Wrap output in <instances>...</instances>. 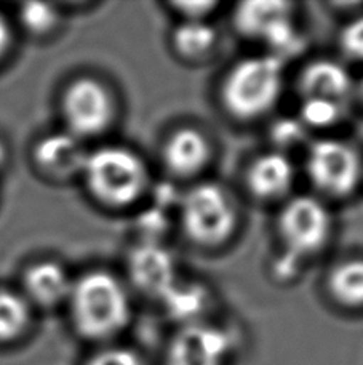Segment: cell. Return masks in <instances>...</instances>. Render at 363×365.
Here are the masks:
<instances>
[{
  "label": "cell",
  "instance_id": "cell-10",
  "mask_svg": "<svg viewBox=\"0 0 363 365\" xmlns=\"http://www.w3.org/2000/svg\"><path fill=\"white\" fill-rule=\"evenodd\" d=\"M128 274L141 292L160 298L178 280L172 253L157 242H144L130 253Z\"/></svg>",
  "mask_w": 363,
  "mask_h": 365
},
{
  "label": "cell",
  "instance_id": "cell-9",
  "mask_svg": "<svg viewBox=\"0 0 363 365\" xmlns=\"http://www.w3.org/2000/svg\"><path fill=\"white\" fill-rule=\"evenodd\" d=\"M234 338L228 330L206 322L184 325L167 349V365H228Z\"/></svg>",
  "mask_w": 363,
  "mask_h": 365
},
{
  "label": "cell",
  "instance_id": "cell-15",
  "mask_svg": "<svg viewBox=\"0 0 363 365\" xmlns=\"http://www.w3.org/2000/svg\"><path fill=\"white\" fill-rule=\"evenodd\" d=\"M73 280L66 269L53 262L38 263L26 274V289L38 304L53 306L69 298Z\"/></svg>",
  "mask_w": 363,
  "mask_h": 365
},
{
  "label": "cell",
  "instance_id": "cell-1",
  "mask_svg": "<svg viewBox=\"0 0 363 365\" xmlns=\"http://www.w3.org/2000/svg\"><path fill=\"white\" fill-rule=\"evenodd\" d=\"M75 329L93 341L111 340L130 321V298L125 287L107 271H90L73 284L69 293Z\"/></svg>",
  "mask_w": 363,
  "mask_h": 365
},
{
  "label": "cell",
  "instance_id": "cell-17",
  "mask_svg": "<svg viewBox=\"0 0 363 365\" xmlns=\"http://www.w3.org/2000/svg\"><path fill=\"white\" fill-rule=\"evenodd\" d=\"M216 42V29L206 19L183 21L173 32V47L186 60H200L215 48Z\"/></svg>",
  "mask_w": 363,
  "mask_h": 365
},
{
  "label": "cell",
  "instance_id": "cell-27",
  "mask_svg": "<svg viewBox=\"0 0 363 365\" xmlns=\"http://www.w3.org/2000/svg\"><path fill=\"white\" fill-rule=\"evenodd\" d=\"M359 96H360V100H362V103H363V79H362L360 86H359Z\"/></svg>",
  "mask_w": 363,
  "mask_h": 365
},
{
  "label": "cell",
  "instance_id": "cell-14",
  "mask_svg": "<svg viewBox=\"0 0 363 365\" xmlns=\"http://www.w3.org/2000/svg\"><path fill=\"white\" fill-rule=\"evenodd\" d=\"M300 88L304 98H325L342 101L352 88L351 74L340 63L319 60L310 63L300 76Z\"/></svg>",
  "mask_w": 363,
  "mask_h": 365
},
{
  "label": "cell",
  "instance_id": "cell-13",
  "mask_svg": "<svg viewBox=\"0 0 363 365\" xmlns=\"http://www.w3.org/2000/svg\"><path fill=\"white\" fill-rule=\"evenodd\" d=\"M295 181V165L283 153H265L251 162L246 172L250 192L261 200H275L287 194Z\"/></svg>",
  "mask_w": 363,
  "mask_h": 365
},
{
  "label": "cell",
  "instance_id": "cell-23",
  "mask_svg": "<svg viewBox=\"0 0 363 365\" xmlns=\"http://www.w3.org/2000/svg\"><path fill=\"white\" fill-rule=\"evenodd\" d=\"M340 43L349 58L363 61V15L346 24L341 32Z\"/></svg>",
  "mask_w": 363,
  "mask_h": 365
},
{
  "label": "cell",
  "instance_id": "cell-6",
  "mask_svg": "<svg viewBox=\"0 0 363 365\" xmlns=\"http://www.w3.org/2000/svg\"><path fill=\"white\" fill-rule=\"evenodd\" d=\"M310 182L320 192L342 197L357 187L362 162L355 149L340 140H319L310 145L306 158Z\"/></svg>",
  "mask_w": 363,
  "mask_h": 365
},
{
  "label": "cell",
  "instance_id": "cell-21",
  "mask_svg": "<svg viewBox=\"0 0 363 365\" xmlns=\"http://www.w3.org/2000/svg\"><path fill=\"white\" fill-rule=\"evenodd\" d=\"M21 19L26 28L36 34H43V32L53 28L58 15L56 10L47 4H26L21 10Z\"/></svg>",
  "mask_w": 363,
  "mask_h": 365
},
{
  "label": "cell",
  "instance_id": "cell-26",
  "mask_svg": "<svg viewBox=\"0 0 363 365\" xmlns=\"http://www.w3.org/2000/svg\"><path fill=\"white\" fill-rule=\"evenodd\" d=\"M9 42H10V31H9V26H6L5 19L0 16V56L4 55V51L9 47Z\"/></svg>",
  "mask_w": 363,
  "mask_h": 365
},
{
  "label": "cell",
  "instance_id": "cell-20",
  "mask_svg": "<svg viewBox=\"0 0 363 365\" xmlns=\"http://www.w3.org/2000/svg\"><path fill=\"white\" fill-rule=\"evenodd\" d=\"M300 115L301 123L306 128H327L341 119L342 104L325 98H304Z\"/></svg>",
  "mask_w": 363,
  "mask_h": 365
},
{
  "label": "cell",
  "instance_id": "cell-2",
  "mask_svg": "<svg viewBox=\"0 0 363 365\" xmlns=\"http://www.w3.org/2000/svg\"><path fill=\"white\" fill-rule=\"evenodd\" d=\"M83 180L100 204L123 208L144 194L149 181L146 164L138 154L122 146H105L88 153Z\"/></svg>",
  "mask_w": 363,
  "mask_h": 365
},
{
  "label": "cell",
  "instance_id": "cell-18",
  "mask_svg": "<svg viewBox=\"0 0 363 365\" xmlns=\"http://www.w3.org/2000/svg\"><path fill=\"white\" fill-rule=\"evenodd\" d=\"M162 299H165L167 309L174 319L189 325L200 322L199 316L205 309L206 293L197 284H181L177 280Z\"/></svg>",
  "mask_w": 363,
  "mask_h": 365
},
{
  "label": "cell",
  "instance_id": "cell-19",
  "mask_svg": "<svg viewBox=\"0 0 363 365\" xmlns=\"http://www.w3.org/2000/svg\"><path fill=\"white\" fill-rule=\"evenodd\" d=\"M29 309L21 297L11 292H0V341L11 340L26 329Z\"/></svg>",
  "mask_w": 363,
  "mask_h": 365
},
{
  "label": "cell",
  "instance_id": "cell-22",
  "mask_svg": "<svg viewBox=\"0 0 363 365\" xmlns=\"http://www.w3.org/2000/svg\"><path fill=\"white\" fill-rule=\"evenodd\" d=\"M85 365H146L138 353L133 349L111 346L102 348L95 353Z\"/></svg>",
  "mask_w": 363,
  "mask_h": 365
},
{
  "label": "cell",
  "instance_id": "cell-16",
  "mask_svg": "<svg viewBox=\"0 0 363 365\" xmlns=\"http://www.w3.org/2000/svg\"><path fill=\"white\" fill-rule=\"evenodd\" d=\"M328 290L340 304L349 308L363 306V258L340 263L328 277Z\"/></svg>",
  "mask_w": 363,
  "mask_h": 365
},
{
  "label": "cell",
  "instance_id": "cell-25",
  "mask_svg": "<svg viewBox=\"0 0 363 365\" xmlns=\"http://www.w3.org/2000/svg\"><path fill=\"white\" fill-rule=\"evenodd\" d=\"M173 9L184 16V21H204L216 9L215 2H174Z\"/></svg>",
  "mask_w": 363,
  "mask_h": 365
},
{
  "label": "cell",
  "instance_id": "cell-12",
  "mask_svg": "<svg viewBox=\"0 0 363 365\" xmlns=\"http://www.w3.org/2000/svg\"><path fill=\"white\" fill-rule=\"evenodd\" d=\"M88 153L79 136L70 132L45 136L36 148V160L43 172L58 180L82 175Z\"/></svg>",
  "mask_w": 363,
  "mask_h": 365
},
{
  "label": "cell",
  "instance_id": "cell-24",
  "mask_svg": "<svg viewBox=\"0 0 363 365\" xmlns=\"http://www.w3.org/2000/svg\"><path fill=\"white\" fill-rule=\"evenodd\" d=\"M304 127L301 120H283L274 127V136L278 145H296L302 138Z\"/></svg>",
  "mask_w": 363,
  "mask_h": 365
},
{
  "label": "cell",
  "instance_id": "cell-28",
  "mask_svg": "<svg viewBox=\"0 0 363 365\" xmlns=\"http://www.w3.org/2000/svg\"><path fill=\"white\" fill-rule=\"evenodd\" d=\"M4 158H5V151H4V146L0 145V164L4 162Z\"/></svg>",
  "mask_w": 363,
  "mask_h": 365
},
{
  "label": "cell",
  "instance_id": "cell-3",
  "mask_svg": "<svg viewBox=\"0 0 363 365\" xmlns=\"http://www.w3.org/2000/svg\"><path fill=\"white\" fill-rule=\"evenodd\" d=\"M283 87V64L275 55L251 56L232 68L221 87L224 108L237 119L261 117L275 106Z\"/></svg>",
  "mask_w": 363,
  "mask_h": 365
},
{
  "label": "cell",
  "instance_id": "cell-5",
  "mask_svg": "<svg viewBox=\"0 0 363 365\" xmlns=\"http://www.w3.org/2000/svg\"><path fill=\"white\" fill-rule=\"evenodd\" d=\"M278 234L287 257L298 259L319 252L332 234V215L312 195H296L278 215Z\"/></svg>",
  "mask_w": 363,
  "mask_h": 365
},
{
  "label": "cell",
  "instance_id": "cell-4",
  "mask_svg": "<svg viewBox=\"0 0 363 365\" xmlns=\"http://www.w3.org/2000/svg\"><path fill=\"white\" fill-rule=\"evenodd\" d=\"M181 225L194 244L218 247L237 226V212L229 194L215 182H200L184 194L179 204Z\"/></svg>",
  "mask_w": 363,
  "mask_h": 365
},
{
  "label": "cell",
  "instance_id": "cell-7",
  "mask_svg": "<svg viewBox=\"0 0 363 365\" xmlns=\"http://www.w3.org/2000/svg\"><path fill=\"white\" fill-rule=\"evenodd\" d=\"M234 24L242 36L263 41L278 51L277 58L285 51L296 50L300 42L293 23V5L288 2H243L234 11Z\"/></svg>",
  "mask_w": 363,
  "mask_h": 365
},
{
  "label": "cell",
  "instance_id": "cell-11",
  "mask_svg": "<svg viewBox=\"0 0 363 365\" xmlns=\"http://www.w3.org/2000/svg\"><path fill=\"white\" fill-rule=\"evenodd\" d=\"M210 155L209 138L194 127H183L173 132L162 151L168 170L181 178L197 175L210 160Z\"/></svg>",
  "mask_w": 363,
  "mask_h": 365
},
{
  "label": "cell",
  "instance_id": "cell-8",
  "mask_svg": "<svg viewBox=\"0 0 363 365\" xmlns=\"http://www.w3.org/2000/svg\"><path fill=\"white\" fill-rule=\"evenodd\" d=\"M63 113L69 132L85 138L105 133L115 115V103L100 81L82 77L70 83L63 96Z\"/></svg>",
  "mask_w": 363,
  "mask_h": 365
}]
</instances>
